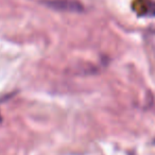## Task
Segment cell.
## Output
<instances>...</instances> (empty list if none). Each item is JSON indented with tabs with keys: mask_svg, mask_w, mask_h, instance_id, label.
<instances>
[{
	"mask_svg": "<svg viewBox=\"0 0 155 155\" xmlns=\"http://www.w3.org/2000/svg\"><path fill=\"white\" fill-rule=\"evenodd\" d=\"M43 5L53 11L67 13H82L85 10L84 5L78 0H45Z\"/></svg>",
	"mask_w": 155,
	"mask_h": 155,
	"instance_id": "6da1fadb",
	"label": "cell"
}]
</instances>
